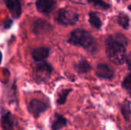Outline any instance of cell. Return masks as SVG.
<instances>
[{
    "mask_svg": "<svg viewBox=\"0 0 131 130\" xmlns=\"http://www.w3.org/2000/svg\"><path fill=\"white\" fill-rule=\"evenodd\" d=\"M128 44L127 38L122 34L110 35L106 39L107 56L114 64H123L126 61V47Z\"/></svg>",
    "mask_w": 131,
    "mask_h": 130,
    "instance_id": "cell-1",
    "label": "cell"
},
{
    "mask_svg": "<svg viewBox=\"0 0 131 130\" xmlns=\"http://www.w3.org/2000/svg\"><path fill=\"white\" fill-rule=\"evenodd\" d=\"M68 42L76 46H81L87 51L94 52L97 45L92 34L84 29H76L73 31L68 38Z\"/></svg>",
    "mask_w": 131,
    "mask_h": 130,
    "instance_id": "cell-2",
    "label": "cell"
},
{
    "mask_svg": "<svg viewBox=\"0 0 131 130\" xmlns=\"http://www.w3.org/2000/svg\"><path fill=\"white\" fill-rule=\"evenodd\" d=\"M52 67L50 64L45 61L38 62L35 67L33 77L38 83H42L48 80L52 72Z\"/></svg>",
    "mask_w": 131,
    "mask_h": 130,
    "instance_id": "cell-3",
    "label": "cell"
},
{
    "mask_svg": "<svg viewBox=\"0 0 131 130\" xmlns=\"http://www.w3.org/2000/svg\"><path fill=\"white\" fill-rule=\"evenodd\" d=\"M79 19V15L73 10L68 8H61L58 12L56 18L57 21L62 25H75Z\"/></svg>",
    "mask_w": 131,
    "mask_h": 130,
    "instance_id": "cell-4",
    "label": "cell"
},
{
    "mask_svg": "<svg viewBox=\"0 0 131 130\" xmlns=\"http://www.w3.org/2000/svg\"><path fill=\"white\" fill-rule=\"evenodd\" d=\"M48 108H49L48 103H47L44 100H38V99H33L28 105V111L35 118H38L41 113L45 112Z\"/></svg>",
    "mask_w": 131,
    "mask_h": 130,
    "instance_id": "cell-5",
    "label": "cell"
},
{
    "mask_svg": "<svg viewBox=\"0 0 131 130\" xmlns=\"http://www.w3.org/2000/svg\"><path fill=\"white\" fill-rule=\"evenodd\" d=\"M57 6V0H37V9L44 14H48L53 11Z\"/></svg>",
    "mask_w": 131,
    "mask_h": 130,
    "instance_id": "cell-6",
    "label": "cell"
},
{
    "mask_svg": "<svg viewBox=\"0 0 131 130\" xmlns=\"http://www.w3.org/2000/svg\"><path fill=\"white\" fill-rule=\"evenodd\" d=\"M97 75L102 79H112L114 76V70L106 64H99L96 69Z\"/></svg>",
    "mask_w": 131,
    "mask_h": 130,
    "instance_id": "cell-7",
    "label": "cell"
},
{
    "mask_svg": "<svg viewBox=\"0 0 131 130\" xmlns=\"http://www.w3.org/2000/svg\"><path fill=\"white\" fill-rule=\"evenodd\" d=\"M6 6L9 9L15 18H18L21 14V6L19 0H4Z\"/></svg>",
    "mask_w": 131,
    "mask_h": 130,
    "instance_id": "cell-8",
    "label": "cell"
},
{
    "mask_svg": "<svg viewBox=\"0 0 131 130\" xmlns=\"http://www.w3.org/2000/svg\"><path fill=\"white\" fill-rule=\"evenodd\" d=\"M50 49L46 47H39L33 49L31 51V56L35 61H44L49 55Z\"/></svg>",
    "mask_w": 131,
    "mask_h": 130,
    "instance_id": "cell-9",
    "label": "cell"
},
{
    "mask_svg": "<svg viewBox=\"0 0 131 130\" xmlns=\"http://www.w3.org/2000/svg\"><path fill=\"white\" fill-rule=\"evenodd\" d=\"M1 124L4 130H12L15 126V117L10 112H7L2 116Z\"/></svg>",
    "mask_w": 131,
    "mask_h": 130,
    "instance_id": "cell-10",
    "label": "cell"
},
{
    "mask_svg": "<svg viewBox=\"0 0 131 130\" xmlns=\"http://www.w3.org/2000/svg\"><path fill=\"white\" fill-rule=\"evenodd\" d=\"M66 124H67V120L63 116L60 114H55L54 119L51 125V128L53 130H60L63 127H64Z\"/></svg>",
    "mask_w": 131,
    "mask_h": 130,
    "instance_id": "cell-11",
    "label": "cell"
},
{
    "mask_svg": "<svg viewBox=\"0 0 131 130\" xmlns=\"http://www.w3.org/2000/svg\"><path fill=\"white\" fill-rule=\"evenodd\" d=\"M91 69V66L90 65L89 62L86 60H81L80 61L77 62L75 64V70L78 73L81 74H84L88 71H90Z\"/></svg>",
    "mask_w": 131,
    "mask_h": 130,
    "instance_id": "cell-12",
    "label": "cell"
},
{
    "mask_svg": "<svg viewBox=\"0 0 131 130\" xmlns=\"http://www.w3.org/2000/svg\"><path fill=\"white\" fill-rule=\"evenodd\" d=\"M117 23L124 29H128L130 27V18L127 14L120 13L117 17Z\"/></svg>",
    "mask_w": 131,
    "mask_h": 130,
    "instance_id": "cell-13",
    "label": "cell"
},
{
    "mask_svg": "<svg viewBox=\"0 0 131 130\" xmlns=\"http://www.w3.org/2000/svg\"><path fill=\"white\" fill-rule=\"evenodd\" d=\"M121 112L124 119L127 121H130V100H125L121 107Z\"/></svg>",
    "mask_w": 131,
    "mask_h": 130,
    "instance_id": "cell-14",
    "label": "cell"
},
{
    "mask_svg": "<svg viewBox=\"0 0 131 130\" xmlns=\"http://www.w3.org/2000/svg\"><path fill=\"white\" fill-rule=\"evenodd\" d=\"M89 21L93 27H94L97 29H100L102 26L101 20L94 12H91L89 14Z\"/></svg>",
    "mask_w": 131,
    "mask_h": 130,
    "instance_id": "cell-15",
    "label": "cell"
},
{
    "mask_svg": "<svg viewBox=\"0 0 131 130\" xmlns=\"http://www.w3.org/2000/svg\"><path fill=\"white\" fill-rule=\"evenodd\" d=\"M72 91L71 89H64L61 91L58 92V100H57V103L59 105H62L64 104L67 100V97L68 96V94Z\"/></svg>",
    "mask_w": 131,
    "mask_h": 130,
    "instance_id": "cell-16",
    "label": "cell"
},
{
    "mask_svg": "<svg viewBox=\"0 0 131 130\" xmlns=\"http://www.w3.org/2000/svg\"><path fill=\"white\" fill-rule=\"evenodd\" d=\"M88 2L92 4L94 6L99 8L102 10H104V11L107 10L111 8V6L103 0H88Z\"/></svg>",
    "mask_w": 131,
    "mask_h": 130,
    "instance_id": "cell-17",
    "label": "cell"
},
{
    "mask_svg": "<svg viewBox=\"0 0 131 130\" xmlns=\"http://www.w3.org/2000/svg\"><path fill=\"white\" fill-rule=\"evenodd\" d=\"M122 86L124 87V89H126L127 90V92L129 93H130V88H131V84H130V74H129L124 80V82L122 84Z\"/></svg>",
    "mask_w": 131,
    "mask_h": 130,
    "instance_id": "cell-18",
    "label": "cell"
},
{
    "mask_svg": "<svg viewBox=\"0 0 131 130\" xmlns=\"http://www.w3.org/2000/svg\"><path fill=\"white\" fill-rule=\"evenodd\" d=\"M12 25V21L10 20V19H7L5 21V28H9Z\"/></svg>",
    "mask_w": 131,
    "mask_h": 130,
    "instance_id": "cell-19",
    "label": "cell"
},
{
    "mask_svg": "<svg viewBox=\"0 0 131 130\" xmlns=\"http://www.w3.org/2000/svg\"><path fill=\"white\" fill-rule=\"evenodd\" d=\"M74 2H77V3H84V0H71Z\"/></svg>",
    "mask_w": 131,
    "mask_h": 130,
    "instance_id": "cell-20",
    "label": "cell"
},
{
    "mask_svg": "<svg viewBox=\"0 0 131 130\" xmlns=\"http://www.w3.org/2000/svg\"><path fill=\"white\" fill-rule=\"evenodd\" d=\"M2 53L0 51V64H1V61H2Z\"/></svg>",
    "mask_w": 131,
    "mask_h": 130,
    "instance_id": "cell-21",
    "label": "cell"
}]
</instances>
